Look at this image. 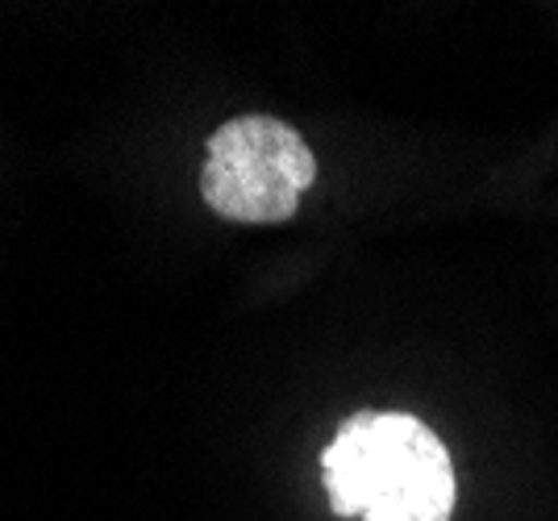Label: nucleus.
I'll list each match as a JSON object with an SVG mask.
<instances>
[{"label":"nucleus","instance_id":"obj_1","mask_svg":"<svg viewBox=\"0 0 558 521\" xmlns=\"http://www.w3.org/2000/svg\"><path fill=\"white\" fill-rule=\"evenodd\" d=\"M338 518L450 521L454 468L442 438L413 413H354L322 455Z\"/></svg>","mask_w":558,"mask_h":521},{"label":"nucleus","instance_id":"obj_2","mask_svg":"<svg viewBox=\"0 0 558 521\" xmlns=\"http://www.w3.org/2000/svg\"><path fill=\"white\" fill-rule=\"evenodd\" d=\"M317 180L313 146L279 118H233L209 138L201 196L213 214L246 226H271L296 214Z\"/></svg>","mask_w":558,"mask_h":521}]
</instances>
